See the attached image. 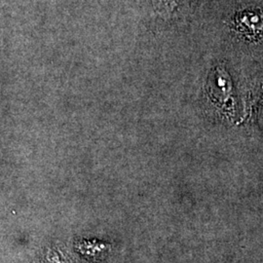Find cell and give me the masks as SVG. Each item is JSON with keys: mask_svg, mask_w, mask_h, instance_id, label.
Returning a JSON list of instances; mask_svg holds the SVG:
<instances>
[{"mask_svg": "<svg viewBox=\"0 0 263 263\" xmlns=\"http://www.w3.org/2000/svg\"><path fill=\"white\" fill-rule=\"evenodd\" d=\"M241 28L249 32H256L263 28V15L258 13H246L239 18Z\"/></svg>", "mask_w": 263, "mask_h": 263, "instance_id": "obj_1", "label": "cell"}, {"mask_svg": "<svg viewBox=\"0 0 263 263\" xmlns=\"http://www.w3.org/2000/svg\"><path fill=\"white\" fill-rule=\"evenodd\" d=\"M215 84H216V97L219 99H224L226 100L229 96V91H230V83H229V79L228 76L226 73V71L223 72V70L218 69L216 74V80H215Z\"/></svg>", "mask_w": 263, "mask_h": 263, "instance_id": "obj_2", "label": "cell"}, {"mask_svg": "<svg viewBox=\"0 0 263 263\" xmlns=\"http://www.w3.org/2000/svg\"><path fill=\"white\" fill-rule=\"evenodd\" d=\"M80 250H81V253H83V254H88V255H95V254L104 253V250H106V245L85 242L83 244L80 245Z\"/></svg>", "mask_w": 263, "mask_h": 263, "instance_id": "obj_3", "label": "cell"}, {"mask_svg": "<svg viewBox=\"0 0 263 263\" xmlns=\"http://www.w3.org/2000/svg\"><path fill=\"white\" fill-rule=\"evenodd\" d=\"M46 263H68L57 251H50L46 255Z\"/></svg>", "mask_w": 263, "mask_h": 263, "instance_id": "obj_4", "label": "cell"}, {"mask_svg": "<svg viewBox=\"0 0 263 263\" xmlns=\"http://www.w3.org/2000/svg\"><path fill=\"white\" fill-rule=\"evenodd\" d=\"M261 117L263 118V105L262 107H261Z\"/></svg>", "mask_w": 263, "mask_h": 263, "instance_id": "obj_5", "label": "cell"}]
</instances>
